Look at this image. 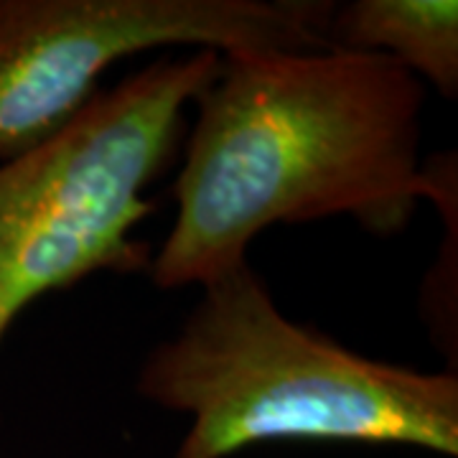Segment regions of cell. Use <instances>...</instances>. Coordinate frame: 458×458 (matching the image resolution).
Listing matches in <instances>:
<instances>
[{"mask_svg": "<svg viewBox=\"0 0 458 458\" xmlns=\"http://www.w3.org/2000/svg\"><path fill=\"white\" fill-rule=\"evenodd\" d=\"M219 62L209 49L161 56L51 140L0 161V346L44 295L99 273L148 276L153 250L135 237L156 212L148 189L176 164L186 110Z\"/></svg>", "mask_w": 458, "mask_h": 458, "instance_id": "3", "label": "cell"}, {"mask_svg": "<svg viewBox=\"0 0 458 458\" xmlns=\"http://www.w3.org/2000/svg\"><path fill=\"white\" fill-rule=\"evenodd\" d=\"M140 361L135 393L191 426L174 458L262 443L408 445L458 458V375L372 360L295 324L242 262L209 283Z\"/></svg>", "mask_w": 458, "mask_h": 458, "instance_id": "2", "label": "cell"}, {"mask_svg": "<svg viewBox=\"0 0 458 458\" xmlns=\"http://www.w3.org/2000/svg\"><path fill=\"white\" fill-rule=\"evenodd\" d=\"M428 87L379 54H227L194 105L171 186L176 216L148 278L204 285L247 262L273 225L352 216L390 240L426 197Z\"/></svg>", "mask_w": 458, "mask_h": 458, "instance_id": "1", "label": "cell"}, {"mask_svg": "<svg viewBox=\"0 0 458 458\" xmlns=\"http://www.w3.org/2000/svg\"><path fill=\"white\" fill-rule=\"evenodd\" d=\"M420 174L426 181L423 201L441 214L443 237L436 260L428 265L418 295V313L430 342L451 361H458V156L456 150H436L423 158Z\"/></svg>", "mask_w": 458, "mask_h": 458, "instance_id": "6", "label": "cell"}, {"mask_svg": "<svg viewBox=\"0 0 458 458\" xmlns=\"http://www.w3.org/2000/svg\"><path fill=\"white\" fill-rule=\"evenodd\" d=\"M324 41L331 49L387 56L443 99L458 98L456 0L334 3Z\"/></svg>", "mask_w": 458, "mask_h": 458, "instance_id": "5", "label": "cell"}, {"mask_svg": "<svg viewBox=\"0 0 458 458\" xmlns=\"http://www.w3.org/2000/svg\"><path fill=\"white\" fill-rule=\"evenodd\" d=\"M324 0H0V161L51 140L153 49H324Z\"/></svg>", "mask_w": 458, "mask_h": 458, "instance_id": "4", "label": "cell"}]
</instances>
